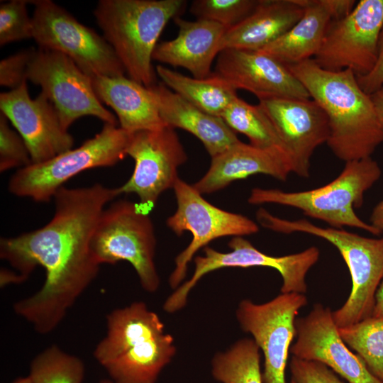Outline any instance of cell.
<instances>
[{"instance_id": "cell-13", "label": "cell", "mask_w": 383, "mask_h": 383, "mask_svg": "<svg viewBox=\"0 0 383 383\" xmlns=\"http://www.w3.org/2000/svg\"><path fill=\"white\" fill-rule=\"evenodd\" d=\"M126 155L135 162L129 179L116 188L118 195L135 194L138 209L149 214L160 196L173 189L179 178L178 168L187 160V154L175 130L165 126L157 130L131 134Z\"/></svg>"}, {"instance_id": "cell-30", "label": "cell", "mask_w": 383, "mask_h": 383, "mask_svg": "<svg viewBox=\"0 0 383 383\" xmlns=\"http://www.w3.org/2000/svg\"><path fill=\"white\" fill-rule=\"evenodd\" d=\"M84 370L78 357L52 345L33 359L28 376L33 383H82Z\"/></svg>"}, {"instance_id": "cell-27", "label": "cell", "mask_w": 383, "mask_h": 383, "mask_svg": "<svg viewBox=\"0 0 383 383\" xmlns=\"http://www.w3.org/2000/svg\"><path fill=\"white\" fill-rule=\"evenodd\" d=\"M221 118L235 133L245 135L251 145L281 152L289 158L275 128L258 104L252 105L237 97Z\"/></svg>"}, {"instance_id": "cell-16", "label": "cell", "mask_w": 383, "mask_h": 383, "mask_svg": "<svg viewBox=\"0 0 383 383\" xmlns=\"http://www.w3.org/2000/svg\"><path fill=\"white\" fill-rule=\"evenodd\" d=\"M0 109L25 141L32 163L45 162L72 148L74 138L52 103L42 91L31 99L27 81L1 93Z\"/></svg>"}, {"instance_id": "cell-12", "label": "cell", "mask_w": 383, "mask_h": 383, "mask_svg": "<svg viewBox=\"0 0 383 383\" xmlns=\"http://www.w3.org/2000/svg\"><path fill=\"white\" fill-rule=\"evenodd\" d=\"M26 79L41 87L67 130L85 116L117 126L116 116L103 106L96 95L91 78L67 55L40 48L34 49Z\"/></svg>"}, {"instance_id": "cell-6", "label": "cell", "mask_w": 383, "mask_h": 383, "mask_svg": "<svg viewBox=\"0 0 383 383\" xmlns=\"http://www.w3.org/2000/svg\"><path fill=\"white\" fill-rule=\"evenodd\" d=\"M381 174L379 164L371 157L348 161L336 178L322 187L300 192L256 187L251 190L248 202L295 208L307 216L326 222L331 228L348 226L379 235L382 233L359 218L354 208L363 204L365 192Z\"/></svg>"}, {"instance_id": "cell-32", "label": "cell", "mask_w": 383, "mask_h": 383, "mask_svg": "<svg viewBox=\"0 0 383 383\" xmlns=\"http://www.w3.org/2000/svg\"><path fill=\"white\" fill-rule=\"evenodd\" d=\"M30 1L12 0L0 6V45L33 38V20L28 13Z\"/></svg>"}, {"instance_id": "cell-23", "label": "cell", "mask_w": 383, "mask_h": 383, "mask_svg": "<svg viewBox=\"0 0 383 383\" xmlns=\"http://www.w3.org/2000/svg\"><path fill=\"white\" fill-rule=\"evenodd\" d=\"M91 81L99 101L115 111L120 127L128 133L157 130L166 126L150 87L124 75L96 76Z\"/></svg>"}, {"instance_id": "cell-28", "label": "cell", "mask_w": 383, "mask_h": 383, "mask_svg": "<svg viewBox=\"0 0 383 383\" xmlns=\"http://www.w3.org/2000/svg\"><path fill=\"white\" fill-rule=\"evenodd\" d=\"M260 350L251 338L237 340L211 360V374L221 383H263Z\"/></svg>"}, {"instance_id": "cell-26", "label": "cell", "mask_w": 383, "mask_h": 383, "mask_svg": "<svg viewBox=\"0 0 383 383\" xmlns=\"http://www.w3.org/2000/svg\"><path fill=\"white\" fill-rule=\"evenodd\" d=\"M156 72L162 83L172 91L213 116L221 117L238 97L237 89L214 72L199 79L184 75L162 65L156 67Z\"/></svg>"}, {"instance_id": "cell-2", "label": "cell", "mask_w": 383, "mask_h": 383, "mask_svg": "<svg viewBox=\"0 0 383 383\" xmlns=\"http://www.w3.org/2000/svg\"><path fill=\"white\" fill-rule=\"evenodd\" d=\"M287 67L326 113L332 152L345 162L370 157L383 143V126L356 74L324 70L313 58Z\"/></svg>"}, {"instance_id": "cell-8", "label": "cell", "mask_w": 383, "mask_h": 383, "mask_svg": "<svg viewBox=\"0 0 383 383\" xmlns=\"http://www.w3.org/2000/svg\"><path fill=\"white\" fill-rule=\"evenodd\" d=\"M131 134L117 126L104 123L101 131L79 147L41 163L18 169L8 183L12 194L46 203L68 180L83 171L115 165L126 155Z\"/></svg>"}, {"instance_id": "cell-4", "label": "cell", "mask_w": 383, "mask_h": 383, "mask_svg": "<svg viewBox=\"0 0 383 383\" xmlns=\"http://www.w3.org/2000/svg\"><path fill=\"white\" fill-rule=\"evenodd\" d=\"M184 0H100L94 11L103 36L129 78L150 87L155 83L152 54L170 19L179 16Z\"/></svg>"}, {"instance_id": "cell-35", "label": "cell", "mask_w": 383, "mask_h": 383, "mask_svg": "<svg viewBox=\"0 0 383 383\" xmlns=\"http://www.w3.org/2000/svg\"><path fill=\"white\" fill-rule=\"evenodd\" d=\"M34 49H26L2 59L0 62V84L11 89L27 81L28 65Z\"/></svg>"}, {"instance_id": "cell-43", "label": "cell", "mask_w": 383, "mask_h": 383, "mask_svg": "<svg viewBox=\"0 0 383 383\" xmlns=\"http://www.w3.org/2000/svg\"><path fill=\"white\" fill-rule=\"evenodd\" d=\"M290 383H295V382L292 379Z\"/></svg>"}, {"instance_id": "cell-42", "label": "cell", "mask_w": 383, "mask_h": 383, "mask_svg": "<svg viewBox=\"0 0 383 383\" xmlns=\"http://www.w3.org/2000/svg\"><path fill=\"white\" fill-rule=\"evenodd\" d=\"M98 383H114L111 379H104L100 380Z\"/></svg>"}, {"instance_id": "cell-33", "label": "cell", "mask_w": 383, "mask_h": 383, "mask_svg": "<svg viewBox=\"0 0 383 383\" xmlns=\"http://www.w3.org/2000/svg\"><path fill=\"white\" fill-rule=\"evenodd\" d=\"M32 163L28 147L18 132L13 130L9 120L0 113V171L22 168Z\"/></svg>"}, {"instance_id": "cell-25", "label": "cell", "mask_w": 383, "mask_h": 383, "mask_svg": "<svg viewBox=\"0 0 383 383\" xmlns=\"http://www.w3.org/2000/svg\"><path fill=\"white\" fill-rule=\"evenodd\" d=\"M297 1L305 9L302 17L279 38L259 50L287 66L316 55L331 20L318 0Z\"/></svg>"}, {"instance_id": "cell-38", "label": "cell", "mask_w": 383, "mask_h": 383, "mask_svg": "<svg viewBox=\"0 0 383 383\" xmlns=\"http://www.w3.org/2000/svg\"><path fill=\"white\" fill-rule=\"evenodd\" d=\"M370 224L383 233V199L374 207L370 216Z\"/></svg>"}, {"instance_id": "cell-19", "label": "cell", "mask_w": 383, "mask_h": 383, "mask_svg": "<svg viewBox=\"0 0 383 383\" xmlns=\"http://www.w3.org/2000/svg\"><path fill=\"white\" fill-rule=\"evenodd\" d=\"M215 74L235 89L270 99H311L287 65L259 50L225 49L217 56Z\"/></svg>"}, {"instance_id": "cell-20", "label": "cell", "mask_w": 383, "mask_h": 383, "mask_svg": "<svg viewBox=\"0 0 383 383\" xmlns=\"http://www.w3.org/2000/svg\"><path fill=\"white\" fill-rule=\"evenodd\" d=\"M292 172L291 162L285 155L238 140L211 157L209 170L193 186L203 195L251 175L262 174L283 182Z\"/></svg>"}, {"instance_id": "cell-1", "label": "cell", "mask_w": 383, "mask_h": 383, "mask_svg": "<svg viewBox=\"0 0 383 383\" xmlns=\"http://www.w3.org/2000/svg\"><path fill=\"white\" fill-rule=\"evenodd\" d=\"M118 195L116 188L97 183L80 188L61 187L54 196L50 221L34 231L0 240L1 259L16 272H1V286L26 280L38 266L45 279L34 294L13 304V311L36 332L48 334L99 272L90 241L107 204Z\"/></svg>"}, {"instance_id": "cell-21", "label": "cell", "mask_w": 383, "mask_h": 383, "mask_svg": "<svg viewBox=\"0 0 383 383\" xmlns=\"http://www.w3.org/2000/svg\"><path fill=\"white\" fill-rule=\"evenodd\" d=\"M173 20L178 27L177 37L157 43L152 60L183 67L195 78L210 76L212 63L220 52L221 41L227 29L204 19L192 21L177 16Z\"/></svg>"}, {"instance_id": "cell-40", "label": "cell", "mask_w": 383, "mask_h": 383, "mask_svg": "<svg viewBox=\"0 0 383 383\" xmlns=\"http://www.w3.org/2000/svg\"><path fill=\"white\" fill-rule=\"evenodd\" d=\"M372 316L383 317V280L376 293L375 304Z\"/></svg>"}, {"instance_id": "cell-31", "label": "cell", "mask_w": 383, "mask_h": 383, "mask_svg": "<svg viewBox=\"0 0 383 383\" xmlns=\"http://www.w3.org/2000/svg\"><path fill=\"white\" fill-rule=\"evenodd\" d=\"M259 0H194L189 11L197 19L216 22L231 28L250 16Z\"/></svg>"}, {"instance_id": "cell-17", "label": "cell", "mask_w": 383, "mask_h": 383, "mask_svg": "<svg viewBox=\"0 0 383 383\" xmlns=\"http://www.w3.org/2000/svg\"><path fill=\"white\" fill-rule=\"evenodd\" d=\"M296 339L290 353L297 358L324 364L348 383H382L341 338L328 306L316 304L295 321Z\"/></svg>"}, {"instance_id": "cell-14", "label": "cell", "mask_w": 383, "mask_h": 383, "mask_svg": "<svg viewBox=\"0 0 383 383\" xmlns=\"http://www.w3.org/2000/svg\"><path fill=\"white\" fill-rule=\"evenodd\" d=\"M383 26V0H361L345 17L331 20L313 60L329 71L368 74L375 65Z\"/></svg>"}, {"instance_id": "cell-24", "label": "cell", "mask_w": 383, "mask_h": 383, "mask_svg": "<svg viewBox=\"0 0 383 383\" xmlns=\"http://www.w3.org/2000/svg\"><path fill=\"white\" fill-rule=\"evenodd\" d=\"M304 10L297 0H259L250 16L226 30L220 52L225 49L260 50L292 27Z\"/></svg>"}, {"instance_id": "cell-37", "label": "cell", "mask_w": 383, "mask_h": 383, "mask_svg": "<svg viewBox=\"0 0 383 383\" xmlns=\"http://www.w3.org/2000/svg\"><path fill=\"white\" fill-rule=\"evenodd\" d=\"M331 20L340 19L348 16L355 6V0H318Z\"/></svg>"}, {"instance_id": "cell-22", "label": "cell", "mask_w": 383, "mask_h": 383, "mask_svg": "<svg viewBox=\"0 0 383 383\" xmlns=\"http://www.w3.org/2000/svg\"><path fill=\"white\" fill-rule=\"evenodd\" d=\"M164 123L197 138L213 157L240 140L221 117L209 114L172 91L163 83L150 87Z\"/></svg>"}, {"instance_id": "cell-7", "label": "cell", "mask_w": 383, "mask_h": 383, "mask_svg": "<svg viewBox=\"0 0 383 383\" xmlns=\"http://www.w3.org/2000/svg\"><path fill=\"white\" fill-rule=\"evenodd\" d=\"M157 240L149 214L137 203L121 199L102 211L94 230L90 251L99 265L129 262L144 290L155 292L160 277L155 263Z\"/></svg>"}, {"instance_id": "cell-9", "label": "cell", "mask_w": 383, "mask_h": 383, "mask_svg": "<svg viewBox=\"0 0 383 383\" xmlns=\"http://www.w3.org/2000/svg\"><path fill=\"white\" fill-rule=\"evenodd\" d=\"M33 38L39 48L69 57L91 78L123 76L125 68L106 40L50 0L30 1Z\"/></svg>"}, {"instance_id": "cell-39", "label": "cell", "mask_w": 383, "mask_h": 383, "mask_svg": "<svg viewBox=\"0 0 383 383\" xmlns=\"http://www.w3.org/2000/svg\"><path fill=\"white\" fill-rule=\"evenodd\" d=\"M379 118L383 126V86L370 95Z\"/></svg>"}, {"instance_id": "cell-10", "label": "cell", "mask_w": 383, "mask_h": 383, "mask_svg": "<svg viewBox=\"0 0 383 383\" xmlns=\"http://www.w3.org/2000/svg\"><path fill=\"white\" fill-rule=\"evenodd\" d=\"M231 251L222 252L206 246L203 256L194 257V270L192 277L180 284L167 298L163 309L169 313L184 308L188 296L199 281L206 274L226 267H265L276 270L282 279L281 293L306 294V277L309 270L318 262L320 251L317 247L294 254L275 257L257 250L243 236L233 237L228 243Z\"/></svg>"}, {"instance_id": "cell-5", "label": "cell", "mask_w": 383, "mask_h": 383, "mask_svg": "<svg viewBox=\"0 0 383 383\" xmlns=\"http://www.w3.org/2000/svg\"><path fill=\"white\" fill-rule=\"evenodd\" d=\"M259 224L282 233H304L333 244L346 263L352 279L350 295L343 305L333 311L338 328L357 323L372 316L377 291L383 280V237L367 238L341 228H323L300 218L289 220L260 208Z\"/></svg>"}, {"instance_id": "cell-41", "label": "cell", "mask_w": 383, "mask_h": 383, "mask_svg": "<svg viewBox=\"0 0 383 383\" xmlns=\"http://www.w3.org/2000/svg\"><path fill=\"white\" fill-rule=\"evenodd\" d=\"M12 383H33L30 378L28 375L25 377H20L16 379L15 381H13Z\"/></svg>"}, {"instance_id": "cell-18", "label": "cell", "mask_w": 383, "mask_h": 383, "mask_svg": "<svg viewBox=\"0 0 383 383\" xmlns=\"http://www.w3.org/2000/svg\"><path fill=\"white\" fill-rule=\"evenodd\" d=\"M258 105L275 128L289 156L292 172L307 178L315 150L327 143L328 120L313 99H270Z\"/></svg>"}, {"instance_id": "cell-34", "label": "cell", "mask_w": 383, "mask_h": 383, "mask_svg": "<svg viewBox=\"0 0 383 383\" xmlns=\"http://www.w3.org/2000/svg\"><path fill=\"white\" fill-rule=\"evenodd\" d=\"M289 367L292 379L295 383H346L332 370L319 362L292 356Z\"/></svg>"}, {"instance_id": "cell-15", "label": "cell", "mask_w": 383, "mask_h": 383, "mask_svg": "<svg viewBox=\"0 0 383 383\" xmlns=\"http://www.w3.org/2000/svg\"><path fill=\"white\" fill-rule=\"evenodd\" d=\"M307 303L305 294L299 293H281L263 304L250 299L240 301L236 319L262 352L263 383H286L289 352L296 335L295 321L299 311Z\"/></svg>"}, {"instance_id": "cell-36", "label": "cell", "mask_w": 383, "mask_h": 383, "mask_svg": "<svg viewBox=\"0 0 383 383\" xmlns=\"http://www.w3.org/2000/svg\"><path fill=\"white\" fill-rule=\"evenodd\" d=\"M362 90L371 95L383 86V26L378 43V55L373 69L367 74L356 76Z\"/></svg>"}, {"instance_id": "cell-3", "label": "cell", "mask_w": 383, "mask_h": 383, "mask_svg": "<svg viewBox=\"0 0 383 383\" xmlns=\"http://www.w3.org/2000/svg\"><path fill=\"white\" fill-rule=\"evenodd\" d=\"M106 334L94 357L114 383H155L176 353L173 337L145 303L135 301L106 316Z\"/></svg>"}, {"instance_id": "cell-11", "label": "cell", "mask_w": 383, "mask_h": 383, "mask_svg": "<svg viewBox=\"0 0 383 383\" xmlns=\"http://www.w3.org/2000/svg\"><path fill=\"white\" fill-rule=\"evenodd\" d=\"M177 210L167 219V226L177 235L189 231L192 239L174 260L169 284L177 289L185 279L188 265L195 254L212 240L226 236H245L259 231V226L248 217L221 209L206 201L193 186L179 177L174 187Z\"/></svg>"}, {"instance_id": "cell-29", "label": "cell", "mask_w": 383, "mask_h": 383, "mask_svg": "<svg viewBox=\"0 0 383 383\" xmlns=\"http://www.w3.org/2000/svg\"><path fill=\"white\" fill-rule=\"evenodd\" d=\"M338 332L345 344L383 383V317L371 316L338 328Z\"/></svg>"}]
</instances>
